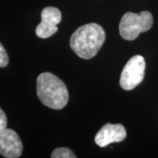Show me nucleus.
Masks as SVG:
<instances>
[{"label":"nucleus","instance_id":"nucleus-1","mask_svg":"<svg viewBox=\"0 0 158 158\" xmlns=\"http://www.w3.org/2000/svg\"><path fill=\"white\" fill-rule=\"evenodd\" d=\"M106 40V32L97 23H89L77 29L70 37L71 49L83 59H90L100 50Z\"/></svg>","mask_w":158,"mask_h":158},{"label":"nucleus","instance_id":"nucleus-3","mask_svg":"<svg viewBox=\"0 0 158 158\" xmlns=\"http://www.w3.org/2000/svg\"><path fill=\"white\" fill-rule=\"evenodd\" d=\"M153 22V16L149 11H144L140 13L127 12L119 22V34L126 40H134L140 34L149 31Z\"/></svg>","mask_w":158,"mask_h":158},{"label":"nucleus","instance_id":"nucleus-10","mask_svg":"<svg viewBox=\"0 0 158 158\" xmlns=\"http://www.w3.org/2000/svg\"><path fill=\"white\" fill-rule=\"evenodd\" d=\"M7 128V117L5 112L0 108V133Z\"/></svg>","mask_w":158,"mask_h":158},{"label":"nucleus","instance_id":"nucleus-6","mask_svg":"<svg viewBox=\"0 0 158 158\" xmlns=\"http://www.w3.org/2000/svg\"><path fill=\"white\" fill-rule=\"evenodd\" d=\"M23 145L14 130L6 128L0 133V155L6 158H17L21 156Z\"/></svg>","mask_w":158,"mask_h":158},{"label":"nucleus","instance_id":"nucleus-8","mask_svg":"<svg viewBox=\"0 0 158 158\" xmlns=\"http://www.w3.org/2000/svg\"><path fill=\"white\" fill-rule=\"evenodd\" d=\"M52 158H76L77 156L74 154V152L68 148H56L52 154Z\"/></svg>","mask_w":158,"mask_h":158},{"label":"nucleus","instance_id":"nucleus-4","mask_svg":"<svg viewBox=\"0 0 158 158\" xmlns=\"http://www.w3.org/2000/svg\"><path fill=\"white\" fill-rule=\"evenodd\" d=\"M146 62L141 56L131 57L126 63L120 75L119 85L125 90H134L141 84L144 78Z\"/></svg>","mask_w":158,"mask_h":158},{"label":"nucleus","instance_id":"nucleus-9","mask_svg":"<svg viewBox=\"0 0 158 158\" xmlns=\"http://www.w3.org/2000/svg\"><path fill=\"white\" fill-rule=\"evenodd\" d=\"M9 63V58L7 52L5 49L4 46L0 43V68L6 67Z\"/></svg>","mask_w":158,"mask_h":158},{"label":"nucleus","instance_id":"nucleus-5","mask_svg":"<svg viewBox=\"0 0 158 158\" xmlns=\"http://www.w3.org/2000/svg\"><path fill=\"white\" fill-rule=\"evenodd\" d=\"M62 20V13L53 6L44 8L41 11V21L35 29L36 35L41 39H47L58 31L57 25Z\"/></svg>","mask_w":158,"mask_h":158},{"label":"nucleus","instance_id":"nucleus-7","mask_svg":"<svg viewBox=\"0 0 158 158\" xmlns=\"http://www.w3.org/2000/svg\"><path fill=\"white\" fill-rule=\"evenodd\" d=\"M127 137L126 128L121 124H106L97 133L95 142L98 146L104 148L113 142H120Z\"/></svg>","mask_w":158,"mask_h":158},{"label":"nucleus","instance_id":"nucleus-2","mask_svg":"<svg viewBox=\"0 0 158 158\" xmlns=\"http://www.w3.org/2000/svg\"><path fill=\"white\" fill-rule=\"evenodd\" d=\"M36 88L40 100L48 107L60 110L68 104V89L62 80L54 74H40L37 78Z\"/></svg>","mask_w":158,"mask_h":158}]
</instances>
